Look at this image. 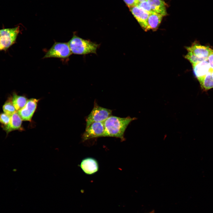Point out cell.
Returning a JSON list of instances; mask_svg holds the SVG:
<instances>
[{
	"label": "cell",
	"mask_w": 213,
	"mask_h": 213,
	"mask_svg": "<svg viewBox=\"0 0 213 213\" xmlns=\"http://www.w3.org/2000/svg\"><path fill=\"white\" fill-rule=\"evenodd\" d=\"M136 119L129 116L120 117L111 115L104 121V137L117 138L123 141L124 134L127 127L132 121Z\"/></svg>",
	"instance_id": "6da1fadb"
},
{
	"label": "cell",
	"mask_w": 213,
	"mask_h": 213,
	"mask_svg": "<svg viewBox=\"0 0 213 213\" xmlns=\"http://www.w3.org/2000/svg\"><path fill=\"white\" fill-rule=\"evenodd\" d=\"M68 43L72 53L78 55L96 54L99 46V44L74 35Z\"/></svg>",
	"instance_id": "7a4b0ae2"
},
{
	"label": "cell",
	"mask_w": 213,
	"mask_h": 213,
	"mask_svg": "<svg viewBox=\"0 0 213 213\" xmlns=\"http://www.w3.org/2000/svg\"><path fill=\"white\" fill-rule=\"evenodd\" d=\"M112 112V110L100 106L94 102L93 107L86 119L85 129L93 123L104 121Z\"/></svg>",
	"instance_id": "3957f363"
},
{
	"label": "cell",
	"mask_w": 213,
	"mask_h": 213,
	"mask_svg": "<svg viewBox=\"0 0 213 213\" xmlns=\"http://www.w3.org/2000/svg\"><path fill=\"white\" fill-rule=\"evenodd\" d=\"M19 32V26L0 29V42L2 50H7L15 43Z\"/></svg>",
	"instance_id": "277c9868"
},
{
	"label": "cell",
	"mask_w": 213,
	"mask_h": 213,
	"mask_svg": "<svg viewBox=\"0 0 213 213\" xmlns=\"http://www.w3.org/2000/svg\"><path fill=\"white\" fill-rule=\"evenodd\" d=\"M72 54L68 43L55 42L43 58H67Z\"/></svg>",
	"instance_id": "5b68a950"
},
{
	"label": "cell",
	"mask_w": 213,
	"mask_h": 213,
	"mask_svg": "<svg viewBox=\"0 0 213 213\" xmlns=\"http://www.w3.org/2000/svg\"><path fill=\"white\" fill-rule=\"evenodd\" d=\"M104 121L93 123L85 129L82 136L83 141H85L94 138L104 137Z\"/></svg>",
	"instance_id": "8992f818"
},
{
	"label": "cell",
	"mask_w": 213,
	"mask_h": 213,
	"mask_svg": "<svg viewBox=\"0 0 213 213\" xmlns=\"http://www.w3.org/2000/svg\"><path fill=\"white\" fill-rule=\"evenodd\" d=\"M39 100L31 99L28 100L25 106L17 112L22 120L30 121L35 112Z\"/></svg>",
	"instance_id": "52a82bcc"
},
{
	"label": "cell",
	"mask_w": 213,
	"mask_h": 213,
	"mask_svg": "<svg viewBox=\"0 0 213 213\" xmlns=\"http://www.w3.org/2000/svg\"><path fill=\"white\" fill-rule=\"evenodd\" d=\"M194 75L200 84L211 69L208 58L204 61L192 65Z\"/></svg>",
	"instance_id": "ba28073f"
},
{
	"label": "cell",
	"mask_w": 213,
	"mask_h": 213,
	"mask_svg": "<svg viewBox=\"0 0 213 213\" xmlns=\"http://www.w3.org/2000/svg\"><path fill=\"white\" fill-rule=\"evenodd\" d=\"M186 49L187 51L191 52L200 58H207L213 53V50L210 48L196 43H193L191 46L186 47Z\"/></svg>",
	"instance_id": "9c48e42d"
},
{
	"label": "cell",
	"mask_w": 213,
	"mask_h": 213,
	"mask_svg": "<svg viewBox=\"0 0 213 213\" xmlns=\"http://www.w3.org/2000/svg\"><path fill=\"white\" fill-rule=\"evenodd\" d=\"M79 166L86 174L91 175L96 172L99 169L97 161L92 157H87L83 159Z\"/></svg>",
	"instance_id": "30bf717a"
},
{
	"label": "cell",
	"mask_w": 213,
	"mask_h": 213,
	"mask_svg": "<svg viewBox=\"0 0 213 213\" xmlns=\"http://www.w3.org/2000/svg\"><path fill=\"white\" fill-rule=\"evenodd\" d=\"M129 9L141 27L146 31V21L149 14L137 6L129 7Z\"/></svg>",
	"instance_id": "8fae6325"
},
{
	"label": "cell",
	"mask_w": 213,
	"mask_h": 213,
	"mask_svg": "<svg viewBox=\"0 0 213 213\" xmlns=\"http://www.w3.org/2000/svg\"><path fill=\"white\" fill-rule=\"evenodd\" d=\"M22 120L17 112H16L10 116L9 124L7 125L2 126L3 129L7 135L13 130H22L21 127Z\"/></svg>",
	"instance_id": "7c38bea8"
},
{
	"label": "cell",
	"mask_w": 213,
	"mask_h": 213,
	"mask_svg": "<svg viewBox=\"0 0 213 213\" xmlns=\"http://www.w3.org/2000/svg\"><path fill=\"white\" fill-rule=\"evenodd\" d=\"M163 16L155 12L149 14L146 21V31L150 30L156 31L158 28Z\"/></svg>",
	"instance_id": "4fadbf2b"
},
{
	"label": "cell",
	"mask_w": 213,
	"mask_h": 213,
	"mask_svg": "<svg viewBox=\"0 0 213 213\" xmlns=\"http://www.w3.org/2000/svg\"><path fill=\"white\" fill-rule=\"evenodd\" d=\"M152 11L163 17L167 14L164 0H147Z\"/></svg>",
	"instance_id": "5bb4252c"
},
{
	"label": "cell",
	"mask_w": 213,
	"mask_h": 213,
	"mask_svg": "<svg viewBox=\"0 0 213 213\" xmlns=\"http://www.w3.org/2000/svg\"><path fill=\"white\" fill-rule=\"evenodd\" d=\"M12 100L13 105L17 112L25 106L28 101L25 97L18 95L15 93L13 94Z\"/></svg>",
	"instance_id": "9a60e30c"
},
{
	"label": "cell",
	"mask_w": 213,
	"mask_h": 213,
	"mask_svg": "<svg viewBox=\"0 0 213 213\" xmlns=\"http://www.w3.org/2000/svg\"><path fill=\"white\" fill-rule=\"evenodd\" d=\"M2 109L4 113L10 116L17 112L12 103L11 97L9 98L5 102Z\"/></svg>",
	"instance_id": "2e32d148"
},
{
	"label": "cell",
	"mask_w": 213,
	"mask_h": 213,
	"mask_svg": "<svg viewBox=\"0 0 213 213\" xmlns=\"http://www.w3.org/2000/svg\"><path fill=\"white\" fill-rule=\"evenodd\" d=\"M212 70L206 74L200 84L201 88L204 90H208L213 88V79L211 75Z\"/></svg>",
	"instance_id": "e0dca14e"
},
{
	"label": "cell",
	"mask_w": 213,
	"mask_h": 213,
	"mask_svg": "<svg viewBox=\"0 0 213 213\" xmlns=\"http://www.w3.org/2000/svg\"><path fill=\"white\" fill-rule=\"evenodd\" d=\"M188 51V53L185 56V59L188 60L191 63L192 65L204 60L207 58H199L190 51Z\"/></svg>",
	"instance_id": "ac0fdd59"
},
{
	"label": "cell",
	"mask_w": 213,
	"mask_h": 213,
	"mask_svg": "<svg viewBox=\"0 0 213 213\" xmlns=\"http://www.w3.org/2000/svg\"><path fill=\"white\" fill-rule=\"evenodd\" d=\"M137 6L149 14L154 12L147 1L139 3Z\"/></svg>",
	"instance_id": "d6986e66"
},
{
	"label": "cell",
	"mask_w": 213,
	"mask_h": 213,
	"mask_svg": "<svg viewBox=\"0 0 213 213\" xmlns=\"http://www.w3.org/2000/svg\"><path fill=\"white\" fill-rule=\"evenodd\" d=\"M10 116L4 113H0V123L2 124V126L7 125L9 123Z\"/></svg>",
	"instance_id": "ffe728a7"
},
{
	"label": "cell",
	"mask_w": 213,
	"mask_h": 213,
	"mask_svg": "<svg viewBox=\"0 0 213 213\" xmlns=\"http://www.w3.org/2000/svg\"><path fill=\"white\" fill-rule=\"evenodd\" d=\"M123 1L129 8L137 6L138 4L137 0H123Z\"/></svg>",
	"instance_id": "44dd1931"
},
{
	"label": "cell",
	"mask_w": 213,
	"mask_h": 213,
	"mask_svg": "<svg viewBox=\"0 0 213 213\" xmlns=\"http://www.w3.org/2000/svg\"><path fill=\"white\" fill-rule=\"evenodd\" d=\"M208 60L211 69L213 70V53L209 56Z\"/></svg>",
	"instance_id": "7402d4cb"
},
{
	"label": "cell",
	"mask_w": 213,
	"mask_h": 213,
	"mask_svg": "<svg viewBox=\"0 0 213 213\" xmlns=\"http://www.w3.org/2000/svg\"><path fill=\"white\" fill-rule=\"evenodd\" d=\"M137 0L138 1V3H139L147 1V0Z\"/></svg>",
	"instance_id": "603a6c76"
},
{
	"label": "cell",
	"mask_w": 213,
	"mask_h": 213,
	"mask_svg": "<svg viewBox=\"0 0 213 213\" xmlns=\"http://www.w3.org/2000/svg\"><path fill=\"white\" fill-rule=\"evenodd\" d=\"M211 75L212 78L213 79V70H212L211 72Z\"/></svg>",
	"instance_id": "cb8c5ba5"
},
{
	"label": "cell",
	"mask_w": 213,
	"mask_h": 213,
	"mask_svg": "<svg viewBox=\"0 0 213 213\" xmlns=\"http://www.w3.org/2000/svg\"><path fill=\"white\" fill-rule=\"evenodd\" d=\"M1 50H1V48L0 42V51H1Z\"/></svg>",
	"instance_id": "d4e9b609"
}]
</instances>
